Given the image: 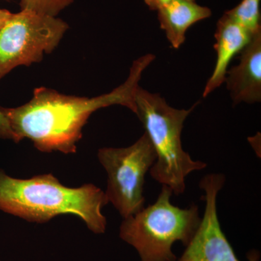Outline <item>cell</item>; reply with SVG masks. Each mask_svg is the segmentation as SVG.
<instances>
[{"label":"cell","instance_id":"cell-1","mask_svg":"<svg viewBox=\"0 0 261 261\" xmlns=\"http://www.w3.org/2000/svg\"><path fill=\"white\" fill-rule=\"evenodd\" d=\"M154 59V55L147 54L136 60L124 83L109 93L75 97L39 87L29 102L14 108L0 106V109L9 122L16 143L28 139L41 152L75 153L84 126L97 110L118 105L135 113L136 91L142 73Z\"/></svg>","mask_w":261,"mask_h":261},{"label":"cell","instance_id":"cell-2","mask_svg":"<svg viewBox=\"0 0 261 261\" xmlns=\"http://www.w3.org/2000/svg\"><path fill=\"white\" fill-rule=\"evenodd\" d=\"M108 203L105 192L92 184L71 188L51 173L21 179L0 168V211L29 222L43 224L58 216L73 215L100 234L107 228L102 210Z\"/></svg>","mask_w":261,"mask_h":261},{"label":"cell","instance_id":"cell-3","mask_svg":"<svg viewBox=\"0 0 261 261\" xmlns=\"http://www.w3.org/2000/svg\"><path fill=\"white\" fill-rule=\"evenodd\" d=\"M135 114L152 142L157 159L149 170L152 178L169 187L174 195L184 193L185 178L193 171L207 167L202 161H194L182 148L181 132L190 109H176L159 93H152L139 86L135 93Z\"/></svg>","mask_w":261,"mask_h":261},{"label":"cell","instance_id":"cell-4","mask_svg":"<svg viewBox=\"0 0 261 261\" xmlns=\"http://www.w3.org/2000/svg\"><path fill=\"white\" fill-rule=\"evenodd\" d=\"M173 191L163 185L154 203L123 219L119 236L138 252L141 261H176L173 246H187L200 224L198 207L180 208L171 202Z\"/></svg>","mask_w":261,"mask_h":261},{"label":"cell","instance_id":"cell-5","mask_svg":"<svg viewBox=\"0 0 261 261\" xmlns=\"http://www.w3.org/2000/svg\"><path fill=\"white\" fill-rule=\"evenodd\" d=\"M97 157L108 174L105 193L122 217L126 219L144 208L145 176L157 159L147 134L129 147H103Z\"/></svg>","mask_w":261,"mask_h":261},{"label":"cell","instance_id":"cell-6","mask_svg":"<svg viewBox=\"0 0 261 261\" xmlns=\"http://www.w3.org/2000/svg\"><path fill=\"white\" fill-rule=\"evenodd\" d=\"M68 29V23L57 17L28 10L12 13L0 32V80L16 67L42 61Z\"/></svg>","mask_w":261,"mask_h":261},{"label":"cell","instance_id":"cell-7","mask_svg":"<svg viewBox=\"0 0 261 261\" xmlns=\"http://www.w3.org/2000/svg\"><path fill=\"white\" fill-rule=\"evenodd\" d=\"M224 183V175L221 173H211L201 179L200 187L205 192L203 216L191 241L176 261H240L221 229L218 217V194ZM249 257L250 261L258 260L256 252H252Z\"/></svg>","mask_w":261,"mask_h":261},{"label":"cell","instance_id":"cell-8","mask_svg":"<svg viewBox=\"0 0 261 261\" xmlns=\"http://www.w3.org/2000/svg\"><path fill=\"white\" fill-rule=\"evenodd\" d=\"M240 62L226 73L225 82L233 105L261 101V32L240 53Z\"/></svg>","mask_w":261,"mask_h":261},{"label":"cell","instance_id":"cell-9","mask_svg":"<svg viewBox=\"0 0 261 261\" xmlns=\"http://www.w3.org/2000/svg\"><path fill=\"white\" fill-rule=\"evenodd\" d=\"M253 37L226 13L219 18L215 32L214 48L217 55L216 65L205 84L202 97H207L224 83L230 63L246 47Z\"/></svg>","mask_w":261,"mask_h":261},{"label":"cell","instance_id":"cell-10","mask_svg":"<svg viewBox=\"0 0 261 261\" xmlns=\"http://www.w3.org/2000/svg\"><path fill=\"white\" fill-rule=\"evenodd\" d=\"M157 12L160 27L174 49L185 43L187 31L192 25L212 15L210 8L197 4L195 0H175Z\"/></svg>","mask_w":261,"mask_h":261},{"label":"cell","instance_id":"cell-11","mask_svg":"<svg viewBox=\"0 0 261 261\" xmlns=\"http://www.w3.org/2000/svg\"><path fill=\"white\" fill-rule=\"evenodd\" d=\"M224 13L252 36L261 32L260 0H242L236 7Z\"/></svg>","mask_w":261,"mask_h":261},{"label":"cell","instance_id":"cell-12","mask_svg":"<svg viewBox=\"0 0 261 261\" xmlns=\"http://www.w3.org/2000/svg\"><path fill=\"white\" fill-rule=\"evenodd\" d=\"M74 0H20V10H28L40 14L57 17Z\"/></svg>","mask_w":261,"mask_h":261},{"label":"cell","instance_id":"cell-13","mask_svg":"<svg viewBox=\"0 0 261 261\" xmlns=\"http://www.w3.org/2000/svg\"><path fill=\"white\" fill-rule=\"evenodd\" d=\"M0 139L12 140L16 143V138L9 124L6 117L0 109Z\"/></svg>","mask_w":261,"mask_h":261},{"label":"cell","instance_id":"cell-14","mask_svg":"<svg viewBox=\"0 0 261 261\" xmlns=\"http://www.w3.org/2000/svg\"><path fill=\"white\" fill-rule=\"evenodd\" d=\"M144 1L149 10L158 11L165 5L169 4L175 0H144Z\"/></svg>","mask_w":261,"mask_h":261},{"label":"cell","instance_id":"cell-15","mask_svg":"<svg viewBox=\"0 0 261 261\" xmlns=\"http://www.w3.org/2000/svg\"><path fill=\"white\" fill-rule=\"evenodd\" d=\"M11 15L12 13H10L9 10L0 8V32L5 27L8 20H9Z\"/></svg>","mask_w":261,"mask_h":261},{"label":"cell","instance_id":"cell-16","mask_svg":"<svg viewBox=\"0 0 261 261\" xmlns=\"http://www.w3.org/2000/svg\"><path fill=\"white\" fill-rule=\"evenodd\" d=\"M4 1H10V0H4Z\"/></svg>","mask_w":261,"mask_h":261}]
</instances>
